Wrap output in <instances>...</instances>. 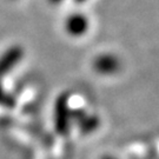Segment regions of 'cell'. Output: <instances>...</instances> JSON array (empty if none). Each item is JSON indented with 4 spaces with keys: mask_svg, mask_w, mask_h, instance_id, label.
<instances>
[{
    "mask_svg": "<svg viewBox=\"0 0 159 159\" xmlns=\"http://www.w3.org/2000/svg\"><path fill=\"white\" fill-rule=\"evenodd\" d=\"M66 29L74 35L83 34L87 30V19L83 14H72L66 21Z\"/></svg>",
    "mask_w": 159,
    "mask_h": 159,
    "instance_id": "1",
    "label": "cell"
},
{
    "mask_svg": "<svg viewBox=\"0 0 159 159\" xmlns=\"http://www.w3.org/2000/svg\"><path fill=\"white\" fill-rule=\"evenodd\" d=\"M21 57V50L19 47H12L0 58V73L8 71Z\"/></svg>",
    "mask_w": 159,
    "mask_h": 159,
    "instance_id": "2",
    "label": "cell"
},
{
    "mask_svg": "<svg viewBox=\"0 0 159 159\" xmlns=\"http://www.w3.org/2000/svg\"><path fill=\"white\" fill-rule=\"evenodd\" d=\"M51 2H53V4H58V2H60V1H63V0H50Z\"/></svg>",
    "mask_w": 159,
    "mask_h": 159,
    "instance_id": "3",
    "label": "cell"
},
{
    "mask_svg": "<svg viewBox=\"0 0 159 159\" xmlns=\"http://www.w3.org/2000/svg\"><path fill=\"white\" fill-rule=\"evenodd\" d=\"M75 1H77V2H84L85 0H75Z\"/></svg>",
    "mask_w": 159,
    "mask_h": 159,
    "instance_id": "4",
    "label": "cell"
}]
</instances>
